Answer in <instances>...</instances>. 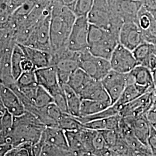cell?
I'll list each match as a JSON object with an SVG mask.
<instances>
[{
    "instance_id": "1",
    "label": "cell",
    "mask_w": 156,
    "mask_h": 156,
    "mask_svg": "<svg viewBox=\"0 0 156 156\" xmlns=\"http://www.w3.org/2000/svg\"><path fill=\"white\" fill-rule=\"evenodd\" d=\"M77 17L70 8L55 1L50 23L51 53L55 55L67 49V43Z\"/></svg>"
},
{
    "instance_id": "2",
    "label": "cell",
    "mask_w": 156,
    "mask_h": 156,
    "mask_svg": "<svg viewBox=\"0 0 156 156\" xmlns=\"http://www.w3.org/2000/svg\"><path fill=\"white\" fill-rule=\"evenodd\" d=\"M46 127L35 115L26 111L21 116L13 117L11 133L1 145L8 144L13 147L26 143L35 145L40 141Z\"/></svg>"
},
{
    "instance_id": "3",
    "label": "cell",
    "mask_w": 156,
    "mask_h": 156,
    "mask_svg": "<svg viewBox=\"0 0 156 156\" xmlns=\"http://www.w3.org/2000/svg\"><path fill=\"white\" fill-rule=\"evenodd\" d=\"M119 44V34L90 24L88 50L92 55L109 60Z\"/></svg>"
},
{
    "instance_id": "4",
    "label": "cell",
    "mask_w": 156,
    "mask_h": 156,
    "mask_svg": "<svg viewBox=\"0 0 156 156\" xmlns=\"http://www.w3.org/2000/svg\"><path fill=\"white\" fill-rule=\"evenodd\" d=\"M79 68L91 78L101 81L112 70L109 60L92 55L89 50L78 53Z\"/></svg>"
},
{
    "instance_id": "5",
    "label": "cell",
    "mask_w": 156,
    "mask_h": 156,
    "mask_svg": "<svg viewBox=\"0 0 156 156\" xmlns=\"http://www.w3.org/2000/svg\"><path fill=\"white\" fill-rule=\"evenodd\" d=\"M87 19L90 24L119 35L121 27L114 20L108 0H94Z\"/></svg>"
},
{
    "instance_id": "6",
    "label": "cell",
    "mask_w": 156,
    "mask_h": 156,
    "mask_svg": "<svg viewBox=\"0 0 156 156\" xmlns=\"http://www.w3.org/2000/svg\"><path fill=\"white\" fill-rule=\"evenodd\" d=\"M115 22L122 27L124 23L136 22L142 6V0H108Z\"/></svg>"
},
{
    "instance_id": "7",
    "label": "cell",
    "mask_w": 156,
    "mask_h": 156,
    "mask_svg": "<svg viewBox=\"0 0 156 156\" xmlns=\"http://www.w3.org/2000/svg\"><path fill=\"white\" fill-rule=\"evenodd\" d=\"M51 10L52 9L40 19L28 38L22 45L51 53L50 23Z\"/></svg>"
},
{
    "instance_id": "8",
    "label": "cell",
    "mask_w": 156,
    "mask_h": 156,
    "mask_svg": "<svg viewBox=\"0 0 156 156\" xmlns=\"http://www.w3.org/2000/svg\"><path fill=\"white\" fill-rule=\"evenodd\" d=\"M89 26L87 16L76 17L68 41V50L76 53L88 50Z\"/></svg>"
},
{
    "instance_id": "9",
    "label": "cell",
    "mask_w": 156,
    "mask_h": 156,
    "mask_svg": "<svg viewBox=\"0 0 156 156\" xmlns=\"http://www.w3.org/2000/svg\"><path fill=\"white\" fill-rule=\"evenodd\" d=\"M155 91V90H154ZM154 91L142 95L124 105H117L119 115L122 117H136L146 115L154 103Z\"/></svg>"
},
{
    "instance_id": "10",
    "label": "cell",
    "mask_w": 156,
    "mask_h": 156,
    "mask_svg": "<svg viewBox=\"0 0 156 156\" xmlns=\"http://www.w3.org/2000/svg\"><path fill=\"white\" fill-rule=\"evenodd\" d=\"M112 69L119 73H128L138 66L133 51L119 44L109 59Z\"/></svg>"
},
{
    "instance_id": "11",
    "label": "cell",
    "mask_w": 156,
    "mask_h": 156,
    "mask_svg": "<svg viewBox=\"0 0 156 156\" xmlns=\"http://www.w3.org/2000/svg\"><path fill=\"white\" fill-rule=\"evenodd\" d=\"M111 100L115 104L128 85V73H119L112 69L101 80Z\"/></svg>"
},
{
    "instance_id": "12",
    "label": "cell",
    "mask_w": 156,
    "mask_h": 156,
    "mask_svg": "<svg viewBox=\"0 0 156 156\" xmlns=\"http://www.w3.org/2000/svg\"><path fill=\"white\" fill-rule=\"evenodd\" d=\"M119 39L120 44L131 51L145 42L142 33L136 22L124 23L120 28Z\"/></svg>"
},
{
    "instance_id": "13",
    "label": "cell",
    "mask_w": 156,
    "mask_h": 156,
    "mask_svg": "<svg viewBox=\"0 0 156 156\" xmlns=\"http://www.w3.org/2000/svg\"><path fill=\"white\" fill-rule=\"evenodd\" d=\"M39 86L46 90L51 96L63 89L59 83L58 74L55 66H51L35 70Z\"/></svg>"
},
{
    "instance_id": "14",
    "label": "cell",
    "mask_w": 156,
    "mask_h": 156,
    "mask_svg": "<svg viewBox=\"0 0 156 156\" xmlns=\"http://www.w3.org/2000/svg\"><path fill=\"white\" fill-rule=\"evenodd\" d=\"M0 98L1 102L13 117L21 116L26 111L22 101L16 92L1 83L0 84Z\"/></svg>"
},
{
    "instance_id": "15",
    "label": "cell",
    "mask_w": 156,
    "mask_h": 156,
    "mask_svg": "<svg viewBox=\"0 0 156 156\" xmlns=\"http://www.w3.org/2000/svg\"><path fill=\"white\" fill-rule=\"evenodd\" d=\"M136 23L138 25L145 42L156 45V19L142 6Z\"/></svg>"
},
{
    "instance_id": "16",
    "label": "cell",
    "mask_w": 156,
    "mask_h": 156,
    "mask_svg": "<svg viewBox=\"0 0 156 156\" xmlns=\"http://www.w3.org/2000/svg\"><path fill=\"white\" fill-rule=\"evenodd\" d=\"M39 142L42 144L50 145L65 151H69L66 132L59 127H46Z\"/></svg>"
},
{
    "instance_id": "17",
    "label": "cell",
    "mask_w": 156,
    "mask_h": 156,
    "mask_svg": "<svg viewBox=\"0 0 156 156\" xmlns=\"http://www.w3.org/2000/svg\"><path fill=\"white\" fill-rule=\"evenodd\" d=\"M132 129L135 136L140 142L147 146V140L151 133V124L146 115L140 117H123Z\"/></svg>"
},
{
    "instance_id": "18",
    "label": "cell",
    "mask_w": 156,
    "mask_h": 156,
    "mask_svg": "<svg viewBox=\"0 0 156 156\" xmlns=\"http://www.w3.org/2000/svg\"><path fill=\"white\" fill-rule=\"evenodd\" d=\"M19 45L25 56L33 64L35 70L53 66V56L50 52L22 44Z\"/></svg>"
},
{
    "instance_id": "19",
    "label": "cell",
    "mask_w": 156,
    "mask_h": 156,
    "mask_svg": "<svg viewBox=\"0 0 156 156\" xmlns=\"http://www.w3.org/2000/svg\"><path fill=\"white\" fill-rule=\"evenodd\" d=\"M79 95L82 100L111 102L110 97L102 82L94 79H92L86 84Z\"/></svg>"
},
{
    "instance_id": "20",
    "label": "cell",
    "mask_w": 156,
    "mask_h": 156,
    "mask_svg": "<svg viewBox=\"0 0 156 156\" xmlns=\"http://www.w3.org/2000/svg\"><path fill=\"white\" fill-rule=\"evenodd\" d=\"M128 84L135 83L147 88L151 91H154L155 87L152 73L147 67L137 66L128 73Z\"/></svg>"
},
{
    "instance_id": "21",
    "label": "cell",
    "mask_w": 156,
    "mask_h": 156,
    "mask_svg": "<svg viewBox=\"0 0 156 156\" xmlns=\"http://www.w3.org/2000/svg\"><path fill=\"white\" fill-rule=\"evenodd\" d=\"M154 91L147 88L140 86L135 83L129 84L124 90L123 93L117 102L115 104L117 105H124L135 100L147 93Z\"/></svg>"
},
{
    "instance_id": "22",
    "label": "cell",
    "mask_w": 156,
    "mask_h": 156,
    "mask_svg": "<svg viewBox=\"0 0 156 156\" xmlns=\"http://www.w3.org/2000/svg\"><path fill=\"white\" fill-rule=\"evenodd\" d=\"M112 105L111 102L82 100L80 106V116L84 117L97 114Z\"/></svg>"
},
{
    "instance_id": "23",
    "label": "cell",
    "mask_w": 156,
    "mask_h": 156,
    "mask_svg": "<svg viewBox=\"0 0 156 156\" xmlns=\"http://www.w3.org/2000/svg\"><path fill=\"white\" fill-rule=\"evenodd\" d=\"M62 87L67 99L69 114L74 117H80L82 98L68 85L65 84Z\"/></svg>"
},
{
    "instance_id": "24",
    "label": "cell",
    "mask_w": 156,
    "mask_h": 156,
    "mask_svg": "<svg viewBox=\"0 0 156 156\" xmlns=\"http://www.w3.org/2000/svg\"><path fill=\"white\" fill-rule=\"evenodd\" d=\"M155 45L144 42L136 47L133 51V55L138 66L147 67L151 56L155 53Z\"/></svg>"
},
{
    "instance_id": "25",
    "label": "cell",
    "mask_w": 156,
    "mask_h": 156,
    "mask_svg": "<svg viewBox=\"0 0 156 156\" xmlns=\"http://www.w3.org/2000/svg\"><path fill=\"white\" fill-rule=\"evenodd\" d=\"M92 79L82 69L79 68L71 75L67 84L79 95Z\"/></svg>"
},
{
    "instance_id": "26",
    "label": "cell",
    "mask_w": 156,
    "mask_h": 156,
    "mask_svg": "<svg viewBox=\"0 0 156 156\" xmlns=\"http://www.w3.org/2000/svg\"><path fill=\"white\" fill-rule=\"evenodd\" d=\"M25 57L21 46L16 43L13 49L11 56L12 75L15 81L23 73L22 63Z\"/></svg>"
},
{
    "instance_id": "27",
    "label": "cell",
    "mask_w": 156,
    "mask_h": 156,
    "mask_svg": "<svg viewBox=\"0 0 156 156\" xmlns=\"http://www.w3.org/2000/svg\"><path fill=\"white\" fill-rule=\"evenodd\" d=\"M35 156H75L71 151H65L40 142L34 145Z\"/></svg>"
},
{
    "instance_id": "28",
    "label": "cell",
    "mask_w": 156,
    "mask_h": 156,
    "mask_svg": "<svg viewBox=\"0 0 156 156\" xmlns=\"http://www.w3.org/2000/svg\"><path fill=\"white\" fill-rule=\"evenodd\" d=\"M65 132L69 151H71L75 156H80L87 153L84 147L79 130Z\"/></svg>"
},
{
    "instance_id": "29",
    "label": "cell",
    "mask_w": 156,
    "mask_h": 156,
    "mask_svg": "<svg viewBox=\"0 0 156 156\" xmlns=\"http://www.w3.org/2000/svg\"><path fill=\"white\" fill-rule=\"evenodd\" d=\"M58 127L65 131H77L83 127V124L76 117L64 113L58 121Z\"/></svg>"
},
{
    "instance_id": "30",
    "label": "cell",
    "mask_w": 156,
    "mask_h": 156,
    "mask_svg": "<svg viewBox=\"0 0 156 156\" xmlns=\"http://www.w3.org/2000/svg\"><path fill=\"white\" fill-rule=\"evenodd\" d=\"M13 116L7 110L1 115L0 137L1 144H2L6 138L11 134L13 128Z\"/></svg>"
},
{
    "instance_id": "31",
    "label": "cell",
    "mask_w": 156,
    "mask_h": 156,
    "mask_svg": "<svg viewBox=\"0 0 156 156\" xmlns=\"http://www.w3.org/2000/svg\"><path fill=\"white\" fill-rule=\"evenodd\" d=\"M54 102L50 93L43 87L38 86L33 103L37 108L42 109Z\"/></svg>"
},
{
    "instance_id": "32",
    "label": "cell",
    "mask_w": 156,
    "mask_h": 156,
    "mask_svg": "<svg viewBox=\"0 0 156 156\" xmlns=\"http://www.w3.org/2000/svg\"><path fill=\"white\" fill-rule=\"evenodd\" d=\"M94 3V0H76L73 12L76 17L87 16Z\"/></svg>"
},
{
    "instance_id": "33",
    "label": "cell",
    "mask_w": 156,
    "mask_h": 156,
    "mask_svg": "<svg viewBox=\"0 0 156 156\" xmlns=\"http://www.w3.org/2000/svg\"><path fill=\"white\" fill-rule=\"evenodd\" d=\"M16 84L19 88L38 84L35 71L23 72L17 79Z\"/></svg>"
},
{
    "instance_id": "34",
    "label": "cell",
    "mask_w": 156,
    "mask_h": 156,
    "mask_svg": "<svg viewBox=\"0 0 156 156\" xmlns=\"http://www.w3.org/2000/svg\"><path fill=\"white\" fill-rule=\"evenodd\" d=\"M33 144L26 143L13 147L8 151L5 156H30L33 151Z\"/></svg>"
},
{
    "instance_id": "35",
    "label": "cell",
    "mask_w": 156,
    "mask_h": 156,
    "mask_svg": "<svg viewBox=\"0 0 156 156\" xmlns=\"http://www.w3.org/2000/svg\"><path fill=\"white\" fill-rule=\"evenodd\" d=\"M101 131L105 140L106 145L108 147L112 149L117 144V142L121 134L120 131L111 129L102 130Z\"/></svg>"
},
{
    "instance_id": "36",
    "label": "cell",
    "mask_w": 156,
    "mask_h": 156,
    "mask_svg": "<svg viewBox=\"0 0 156 156\" xmlns=\"http://www.w3.org/2000/svg\"><path fill=\"white\" fill-rule=\"evenodd\" d=\"M52 97L54 103L62 110V111L64 113L69 114L67 99L64 89L53 95Z\"/></svg>"
},
{
    "instance_id": "37",
    "label": "cell",
    "mask_w": 156,
    "mask_h": 156,
    "mask_svg": "<svg viewBox=\"0 0 156 156\" xmlns=\"http://www.w3.org/2000/svg\"><path fill=\"white\" fill-rule=\"evenodd\" d=\"M46 112L48 117L58 125V121L64 113L62 110L53 102L46 108Z\"/></svg>"
},
{
    "instance_id": "38",
    "label": "cell",
    "mask_w": 156,
    "mask_h": 156,
    "mask_svg": "<svg viewBox=\"0 0 156 156\" xmlns=\"http://www.w3.org/2000/svg\"><path fill=\"white\" fill-rule=\"evenodd\" d=\"M147 146L153 156H156V129L152 126L147 140Z\"/></svg>"
},
{
    "instance_id": "39",
    "label": "cell",
    "mask_w": 156,
    "mask_h": 156,
    "mask_svg": "<svg viewBox=\"0 0 156 156\" xmlns=\"http://www.w3.org/2000/svg\"><path fill=\"white\" fill-rule=\"evenodd\" d=\"M142 6L156 19V0H142Z\"/></svg>"
},
{
    "instance_id": "40",
    "label": "cell",
    "mask_w": 156,
    "mask_h": 156,
    "mask_svg": "<svg viewBox=\"0 0 156 156\" xmlns=\"http://www.w3.org/2000/svg\"><path fill=\"white\" fill-rule=\"evenodd\" d=\"M55 1L62 4L63 5L66 6L73 10V11L76 0H55Z\"/></svg>"
},
{
    "instance_id": "41",
    "label": "cell",
    "mask_w": 156,
    "mask_h": 156,
    "mask_svg": "<svg viewBox=\"0 0 156 156\" xmlns=\"http://www.w3.org/2000/svg\"><path fill=\"white\" fill-rule=\"evenodd\" d=\"M151 73H152L153 82H154V87H155V90H156V68L153 71H152Z\"/></svg>"
},
{
    "instance_id": "42",
    "label": "cell",
    "mask_w": 156,
    "mask_h": 156,
    "mask_svg": "<svg viewBox=\"0 0 156 156\" xmlns=\"http://www.w3.org/2000/svg\"><path fill=\"white\" fill-rule=\"evenodd\" d=\"M96 156L94 154L92 153H89V152H87V153H86L83 154H82V156Z\"/></svg>"
},
{
    "instance_id": "43",
    "label": "cell",
    "mask_w": 156,
    "mask_h": 156,
    "mask_svg": "<svg viewBox=\"0 0 156 156\" xmlns=\"http://www.w3.org/2000/svg\"><path fill=\"white\" fill-rule=\"evenodd\" d=\"M30 156H35V153H34V146H33V151L31 153Z\"/></svg>"
},
{
    "instance_id": "44",
    "label": "cell",
    "mask_w": 156,
    "mask_h": 156,
    "mask_svg": "<svg viewBox=\"0 0 156 156\" xmlns=\"http://www.w3.org/2000/svg\"><path fill=\"white\" fill-rule=\"evenodd\" d=\"M155 47H156V51H155V53H156V45H155Z\"/></svg>"
}]
</instances>
